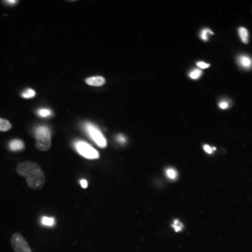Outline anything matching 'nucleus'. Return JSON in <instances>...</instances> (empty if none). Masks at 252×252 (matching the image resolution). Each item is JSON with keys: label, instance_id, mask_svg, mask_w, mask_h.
<instances>
[{"label": "nucleus", "instance_id": "nucleus-16", "mask_svg": "<svg viewBox=\"0 0 252 252\" xmlns=\"http://www.w3.org/2000/svg\"><path fill=\"white\" fill-rule=\"evenodd\" d=\"M202 76V71L200 69H194L190 73V78L192 80H197Z\"/></svg>", "mask_w": 252, "mask_h": 252}, {"label": "nucleus", "instance_id": "nucleus-12", "mask_svg": "<svg viewBox=\"0 0 252 252\" xmlns=\"http://www.w3.org/2000/svg\"><path fill=\"white\" fill-rule=\"evenodd\" d=\"M36 114L39 115V117L45 118V117H49V116L52 115L53 112L50 111L49 109H48V108H40V109H39V110L36 111Z\"/></svg>", "mask_w": 252, "mask_h": 252}, {"label": "nucleus", "instance_id": "nucleus-17", "mask_svg": "<svg viewBox=\"0 0 252 252\" xmlns=\"http://www.w3.org/2000/svg\"><path fill=\"white\" fill-rule=\"evenodd\" d=\"M172 226L175 228V232H179V231H181L182 227H183V225L179 222V220H175V222H174V224H173Z\"/></svg>", "mask_w": 252, "mask_h": 252}, {"label": "nucleus", "instance_id": "nucleus-9", "mask_svg": "<svg viewBox=\"0 0 252 252\" xmlns=\"http://www.w3.org/2000/svg\"><path fill=\"white\" fill-rule=\"evenodd\" d=\"M238 32H239V36H240L241 39H242V42L246 43V44L248 43V31L244 27H240Z\"/></svg>", "mask_w": 252, "mask_h": 252}, {"label": "nucleus", "instance_id": "nucleus-21", "mask_svg": "<svg viewBox=\"0 0 252 252\" xmlns=\"http://www.w3.org/2000/svg\"><path fill=\"white\" fill-rule=\"evenodd\" d=\"M204 149L206 151V152H207L208 154H211V153H212V150H213L212 148H211L210 146H208V145H205V146H204Z\"/></svg>", "mask_w": 252, "mask_h": 252}, {"label": "nucleus", "instance_id": "nucleus-5", "mask_svg": "<svg viewBox=\"0 0 252 252\" xmlns=\"http://www.w3.org/2000/svg\"><path fill=\"white\" fill-rule=\"evenodd\" d=\"M10 244L14 252H32V249L29 247L28 243L25 241L23 236L19 233L12 234L10 238Z\"/></svg>", "mask_w": 252, "mask_h": 252}, {"label": "nucleus", "instance_id": "nucleus-14", "mask_svg": "<svg viewBox=\"0 0 252 252\" xmlns=\"http://www.w3.org/2000/svg\"><path fill=\"white\" fill-rule=\"evenodd\" d=\"M166 175H167V178L174 180L176 179V176H178V173H176V171L173 168H168L166 170Z\"/></svg>", "mask_w": 252, "mask_h": 252}, {"label": "nucleus", "instance_id": "nucleus-4", "mask_svg": "<svg viewBox=\"0 0 252 252\" xmlns=\"http://www.w3.org/2000/svg\"><path fill=\"white\" fill-rule=\"evenodd\" d=\"M75 148L81 156H83L87 159L94 160V159L99 158L98 151L85 141H82V140L76 141L75 142Z\"/></svg>", "mask_w": 252, "mask_h": 252}, {"label": "nucleus", "instance_id": "nucleus-2", "mask_svg": "<svg viewBox=\"0 0 252 252\" xmlns=\"http://www.w3.org/2000/svg\"><path fill=\"white\" fill-rule=\"evenodd\" d=\"M36 136V148L45 151L49 149L52 146V140H50V131L47 126H39L35 130Z\"/></svg>", "mask_w": 252, "mask_h": 252}, {"label": "nucleus", "instance_id": "nucleus-1", "mask_svg": "<svg viewBox=\"0 0 252 252\" xmlns=\"http://www.w3.org/2000/svg\"><path fill=\"white\" fill-rule=\"evenodd\" d=\"M17 173L25 178L27 185L33 190H41L45 184L46 176L41 167L32 162H21L17 165Z\"/></svg>", "mask_w": 252, "mask_h": 252}, {"label": "nucleus", "instance_id": "nucleus-8", "mask_svg": "<svg viewBox=\"0 0 252 252\" xmlns=\"http://www.w3.org/2000/svg\"><path fill=\"white\" fill-rule=\"evenodd\" d=\"M24 148V144L22 140L20 139H13L9 142V148L13 151H18L21 150Z\"/></svg>", "mask_w": 252, "mask_h": 252}, {"label": "nucleus", "instance_id": "nucleus-13", "mask_svg": "<svg viewBox=\"0 0 252 252\" xmlns=\"http://www.w3.org/2000/svg\"><path fill=\"white\" fill-rule=\"evenodd\" d=\"M207 34H210V35H214V33L209 30L208 28H205L201 31L200 33V36H201V39H203L204 41H207L208 40V36H207Z\"/></svg>", "mask_w": 252, "mask_h": 252}, {"label": "nucleus", "instance_id": "nucleus-6", "mask_svg": "<svg viewBox=\"0 0 252 252\" xmlns=\"http://www.w3.org/2000/svg\"><path fill=\"white\" fill-rule=\"evenodd\" d=\"M238 65L245 69H249L252 66V59L247 55H241L238 58Z\"/></svg>", "mask_w": 252, "mask_h": 252}, {"label": "nucleus", "instance_id": "nucleus-19", "mask_svg": "<svg viewBox=\"0 0 252 252\" xmlns=\"http://www.w3.org/2000/svg\"><path fill=\"white\" fill-rule=\"evenodd\" d=\"M197 66H198L200 68H207V67L210 66L209 64H206V63H205V62H198V63H197Z\"/></svg>", "mask_w": 252, "mask_h": 252}, {"label": "nucleus", "instance_id": "nucleus-11", "mask_svg": "<svg viewBox=\"0 0 252 252\" xmlns=\"http://www.w3.org/2000/svg\"><path fill=\"white\" fill-rule=\"evenodd\" d=\"M41 223L44 226H47V227H53L55 224V220L53 218H50V217H42Z\"/></svg>", "mask_w": 252, "mask_h": 252}, {"label": "nucleus", "instance_id": "nucleus-3", "mask_svg": "<svg viewBox=\"0 0 252 252\" xmlns=\"http://www.w3.org/2000/svg\"><path fill=\"white\" fill-rule=\"evenodd\" d=\"M85 129H86L87 134L89 135V136L97 144V146H99L100 148L107 147L106 137L104 136L103 133L100 131V129L96 125L90 123V122H87L85 124Z\"/></svg>", "mask_w": 252, "mask_h": 252}, {"label": "nucleus", "instance_id": "nucleus-22", "mask_svg": "<svg viewBox=\"0 0 252 252\" xmlns=\"http://www.w3.org/2000/svg\"><path fill=\"white\" fill-rule=\"evenodd\" d=\"M80 183L81 187H82V188H84V189H86V188L88 187V182H87V180H86V179H81V180L80 181Z\"/></svg>", "mask_w": 252, "mask_h": 252}, {"label": "nucleus", "instance_id": "nucleus-10", "mask_svg": "<svg viewBox=\"0 0 252 252\" xmlns=\"http://www.w3.org/2000/svg\"><path fill=\"white\" fill-rule=\"evenodd\" d=\"M11 128V124L9 121L5 119L0 118V131L1 132H7Z\"/></svg>", "mask_w": 252, "mask_h": 252}, {"label": "nucleus", "instance_id": "nucleus-20", "mask_svg": "<svg viewBox=\"0 0 252 252\" xmlns=\"http://www.w3.org/2000/svg\"><path fill=\"white\" fill-rule=\"evenodd\" d=\"M219 107L221 108V109H227L229 107V104L226 102V101H222V102H220L219 104Z\"/></svg>", "mask_w": 252, "mask_h": 252}, {"label": "nucleus", "instance_id": "nucleus-15", "mask_svg": "<svg viewBox=\"0 0 252 252\" xmlns=\"http://www.w3.org/2000/svg\"><path fill=\"white\" fill-rule=\"evenodd\" d=\"M36 95V92L32 89H27L25 90L22 94V96L23 98H32Z\"/></svg>", "mask_w": 252, "mask_h": 252}, {"label": "nucleus", "instance_id": "nucleus-7", "mask_svg": "<svg viewBox=\"0 0 252 252\" xmlns=\"http://www.w3.org/2000/svg\"><path fill=\"white\" fill-rule=\"evenodd\" d=\"M86 83L89 84L91 86H102L106 80L103 77H92V78H88L86 79Z\"/></svg>", "mask_w": 252, "mask_h": 252}, {"label": "nucleus", "instance_id": "nucleus-23", "mask_svg": "<svg viewBox=\"0 0 252 252\" xmlns=\"http://www.w3.org/2000/svg\"><path fill=\"white\" fill-rule=\"evenodd\" d=\"M4 3L7 5H15L18 3V1L17 0H9V1H4Z\"/></svg>", "mask_w": 252, "mask_h": 252}, {"label": "nucleus", "instance_id": "nucleus-18", "mask_svg": "<svg viewBox=\"0 0 252 252\" xmlns=\"http://www.w3.org/2000/svg\"><path fill=\"white\" fill-rule=\"evenodd\" d=\"M116 140H117L119 143H121V144H123V143H125V141H126L125 136H124L123 135H119L116 137Z\"/></svg>", "mask_w": 252, "mask_h": 252}]
</instances>
